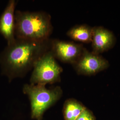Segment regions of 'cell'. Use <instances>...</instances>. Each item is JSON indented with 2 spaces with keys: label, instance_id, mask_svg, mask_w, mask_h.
Masks as SVG:
<instances>
[{
  "label": "cell",
  "instance_id": "obj_1",
  "mask_svg": "<svg viewBox=\"0 0 120 120\" xmlns=\"http://www.w3.org/2000/svg\"><path fill=\"white\" fill-rule=\"evenodd\" d=\"M51 39L34 41L17 39L8 45L1 53L0 62L2 73L11 81L24 77L33 69L37 61L50 49Z\"/></svg>",
  "mask_w": 120,
  "mask_h": 120
},
{
  "label": "cell",
  "instance_id": "obj_2",
  "mask_svg": "<svg viewBox=\"0 0 120 120\" xmlns=\"http://www.w3.org/2000/svg\"><path fill=\"white\" fill-rule=\"evenodd\" d=\"M16 38L34 41L48 40L53 30L51 17L43 11L17 10L15 13Z\"/></svg>",
  "mask_w": 120,
  "mask_h": 120
},
{
  "label": "cell",
  "instance_id": "obj_3",
  "mask_svg": "<svg viewBox=\"0 0 120 120\" xmlns=\"http://www.w3.org/2000/svg\"><path fill=\"white\" fill-rule=\"evenodd\" d=\"M23 92L30 101L31 117L36 120H42L45 112L56 103L63 94L61 87L57 86L47 89L45 85L26 84Z\"/></svg>",
  "mask_w": 120,
  "mask_h": 120
},
{
  "label": "cell",
  "instance_id": "obj_4",
  "mask_svg": "<svg viewBox=\"0 0 120 120\" xmlns=\"http://www.w3.org/2000/svg\"><path fill=\"white\" fill-rule=\"evenodd\" d=\"M30 77L33 85L52 84L60 81L63 69L50 50L44 53L35 64Z\"/></svg>",
  "mask_w": 120,
  "mask_h": 120
},
{
  "label": "cell",
  "instance_id": "obj_5",
  "mask_svg": "<svg viewBox=\"0 0 120 120\" xmlns=\"http://www.w3.org/2000/svg\"><path fill=\"white\" fill-rule=\"evenodd\" d=\"M73 65L78 74L92 76L107 69L109 63L100 54L85 48L82 55Z\"/></svg>",
  "mask_w": 120,
  "mask_h": 120
},
{
  "label": "cell",
  "instance_id": "obj_6",
  "mask_svg": "<svg viewBox=\"0 0 120 120\" xmlns=\"http://www.w3.org/2000/svg\"><path fill=\"white\" fill-rule=\"evenodd\" d=\"M85 47L81 44L58 39L51 40L50 50L55 58L74 64L82 55Z\"/></svg>",
  "mask_w": 120,
  "mask_h": 120
},
{
  "label": "cell",
  "instance_id": "obj_7",
  "mask_svg": "<svg viewBox=\"0 0 120 120\" xmlns=\"http://www.w3.org/2000/svg\"><path fill=\"white\" fill-rule=\"evenodd\" d=\"M91 43L92 52L100 54L114 46L116 38L111 31L103 26H94L93 27V36Z\"/></svg>",
  "mask_w": 120,
  "mask_h": 120
},
{
  "label": "cell",
  "instance_id": "obj_8",
  "mask_svg": "<svg viewBox=\"0 0 120 120\" xmlns=\"http://www.w3.org/2000/svg\"><path fill=\"white\" fill-rule=\"evenodd\" d=\"M17 1L10 0L0 17V34L7 41L8 45L16 41L15 13Z\"/></svg>",
  "mask_w": 120,
  "mask_h": 120
},
{
  "label": "cell",
  "instance_id": "obj_9",
  "mask_svg": "<svg viewBox=\"0 0 120 120\" xmlns=\"http://www.w3.org/2000/svg\"><path fill=\"white\" fill-rule=\"evenodd\" d=\"M66 34L75 41L84 43H91L93 27L86 24L76 25L70 29Z\"/></svg>",
  "mask_w": 120,
  "mask_h": 120
},
{
  "label": "cell",
  "instance_id": "obj_10",
  "mask_svg": "<svg viewBox=\"0 0 120 120\" xmlns=\"http://www.w3.org/2000/svg\"><path fill=\"white\" fill-rule=\"evenodd\" d=\"M86 107L81 102L74 98L66 100L63 106L64 120H76Z\"/></svg>",
  "mask_w": 120,
  "mask_h": 120
},
{
  "label": "cell",
  "instance_id": "obj_11",
  "mask_svg": "<svg viewBox=\"0 0 120 120\" xmlns=\"http://www.w3.org/2000/svg\"><path fill=\"white\" fill-rule=\"evenodd\" d=\"M76 120H97L93 112L86 107Z\"/></svg>",
  "mask_w": 120,
  "mask_h": 120
}]
</instances>
